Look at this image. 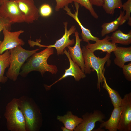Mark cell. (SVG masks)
<instances>
[{
  "instance_id": "1",
  "label": "cell",
  "mask_w": 131,
  "mask_h": 131,
  "mask_svg": "<svg viewBox=\"0 0 131 131\" xmlns=\"http://www.w3.org/2000/svg\"><path fill=\"white\" fill-rule=\"evenodd\" d=\"M44 49L39 52H36L29 57L26 62L22 66L20 75L22 77H26L32 71H37L40 73L42 76L46 72L56 74L58 70L56 66L49 65L47 60L54 53L53 47H46Z\"/></svg>"
},
{
  "instance_id": "2",
  "label": "cell",
  "mask_w": 131,
  "mask_h": 131,
  "mask_svg": "<svg viewBox=\"0 0 131 131\" xmlns=\"http://www.w3.org/2000/svg\"><path fill=\"white\" fill-rule=\"evenodd\" d=\"M81 49L85 64L84 73L90 74L92 71H96L97 78V87L100 91L101 84L103 82V75L105 71L104 66L106 62H109L111 53H107L104 57L100 58L96 56L94 52L86 46H82Z\"/></svg>"
},
{
  "instance_id": "3",
  "label": "cell",
  "mask_w": 131,
  "mask_h": 131,
  "mask_svg": "<svg viewBox=\"0 0 131 131\" xmlns=\"http://www.w3.org/2000/svg\"><path fill=\"white\" fill-rule=\"evenodd\" d=\"M37 49L28 50L19 45L9 50L10 51V65L6 76L14 81H16L20 75V71L24 62L32 55L41 49Z\"/></svg>"
},
{
  "instance_id": "4",
  "label": "cell",
  "mask_w": 131,
  "mask_h": 131,
  "mask_svg": "<svg viewBox=\"0 0 131 131\" xmlns=\"http://www.w3.org/2000/svg\"><path fill=\"white\" fill-rule=\"evenodd\" d=\"M4 116L8 130L26 131L25 118L19 107L17 98L13 99L7 105Z\"/></svg>"
},
{
  "instance_id": "5",
  "label": "cell",
  "mask_w": 131,
  "mask_h": 131,
  "mask_svg": "<svg viewBox=\"0 0 131 131\" xmlns=\"http://www.w3.org/2000/svg\"><path fill=\"white\" fill-rule=\"evenodd\" d=\"M17 99L19 107L25 118L26 131H36L38 124L39 111L33 101L26 96H23Z\"/></svg>"
},
{
  "instance_id": "6",
  "label": "cell",
  "mask_w": 131,
  "mask_h": 131,
  "mask_svg": "<svg viewBox=\"0 0 131 131\" xmlns=\"http://www.w3.org/2000/svg\"><path fill=\"white\" fill-rule=\"evenodd\" d=\"M0 15L12 24L24 22L16 0H8L4 2L0 6Z\"/></svg>"
},
{
  "instance_id": "7",
  "label": "cell",
  "mask_w": 131,
  "mask_h": 131,
  "mask_svg": "<svg viewBox=\"0 0 131 131\" xmlns=\"http://www.w3.org/2000/svg\"><path fill=\"white\" fill-rule=\"evenodd\" d=\"M120 119L118 130H131V93L124 95L121 103Z\"/></svg>"
},
{
  "instance_id": "8",
  "label": "cell",
  "mask_w": 131,
  "mask_h": 131,
  "mask_svg": "<svg viewBox=\"0 0 131 131\" xmlns=\"http://www.w3.org/2000/svg\"><path fill=\"white\" fill-rule=\"evenodd\" d=\"M4 39L0 45V54L7 50L13 49L17 46H22L25 44L24 42L19 38L20 35L24 33V31L11 32L10 30L5 28L3 30Z\"/></svg>"
},
{
  "instance_id": "9",
  "label": "cell",
  "mask_w": 131,
  "mask_h": 131,
  "mask_svg": "<svg viewBox=\"0 0 131 131\" xmlns=\"http://www.w3.org/2000/svg\"><path fill=\"white\" fill-rule=\"evenodd\" d=\"M22 12L24 22L28 24L33 23L40 16L39 9L33 0H16Z\"/></svg>"
},
{
  "instance_id": "10",
  "label": "cell",
  "mask_w": 131,
  "mask_h": 131,
  "mask_svg": "<svg viewBox=\"0 0 131 131\" xmlns=\"http://www.w3.org/2000/svg\"><path fill=\"white\" fill-rule=\"evenodd\" d=\"M65 29V33L59 39L56 41L55 43L49 45H44V47L55 48L56 49L57 54L62 55L64 54V50L66 48L71 46L74 44L75 41L74 39L71 40L69 38L70 36L74 33L76 30L75 26L72 25L69 30L67 29L68 22L63 23Z\"/></svg>"
},
{
  "instance_id": "11",
  "label": "cell",
  "mask_w": 131,
  "mask_h": 131,
  "mask_svg": "<svg viewBox=\"0 0 131 131\" xmlns=\"http://www.w3.org/2000/svg\"><path fill=\"white\" fill-rule=\"evenodd\" d=\"M105 116L101 111L95 110L93 113L87 114L83 116L82 122L74 129L75 131H91L95 126L98 122L102 123Z\"/></svg>"
},
{
  "instance_id": "12",
  "label": "cell",
  "mask_w": 131,
  "mask_h": 131,
  "mask_svg": "<svg viewBox=\"0 0 131 131\" xmlns=\"http://www.w3.org/2000/svg\"><path fill=\"white\" fill-rule=\"evenodd\" d=\"M64 53L66 55L70 63V66L68 69L65 70L64 74L58 80L50 85H45V87L47 89L50 88L52 86L59 81L69 76L73 77L75 80L77 81L86 77L85 73L82 71L78 64L72 60L69 51L67 52L65 49L64 50Z\"/></svg>"
},
{
  "instance_id": "13",
  "label": "cell",
  "mask_w": 131,
  "mask_h": 131,
  "mask_svg": "<svg viewBox=\"0 0 131 131\" xmlns=\"http://www.w3.org/2000/svg\"><path fill=\"white\" fill-rule=\"evenodd\" d=\"M76 8V11L74 13H73L68 6H66L63 9L66 12V14L73 18L76 22L80 27L81 30V35L82 40L87 43H89V41L91 40L95 42L99 39L98 37L93 36L91 34L90 30L85 27L81 24L78 18V13L79 7V4L74 2Z\"/></svg>"
},
{
  "instance_id": "14",
  "label": "cell",
  "mask_w": 131,
  "mask_h": 131,
  "mask_svg": "<svg viewBox=\"0 0 131 131\" xmlns=\"http://www.w3.org/2000/svg\"><path fill=\"white\" fill-rule=\"evenodd\" d=\"M74 33L76 39L75 45L73 47H68V51L72 60L76 63L84 73V60L80 46L81 42L82 40L80 38L79 33L77 30H76Z\"/></svg>"
},
{
  "instance_id": "15",
  "label": "cell",
  "mask_w": 131,
  "mask_h": 131,
  "mask_svg": "<svg viewBox=\"0 0 131 131\" xmlns=\"http://www.w3.org/2000/svg\"><path fill=\"white\" fill-rule=\"evenodd\" d=\"M110 37L107 35L102 39L98 40L94 43L89 42L86 46L93 52L96 50H100L103 52L111 53L115 50L117 46L116 44L110 42Z\"/></svg>"
},
{
  "instance_id": "16",
  "label": "cell",
  "mask_w": 131,
  "mask_h": 131,
  "mask_svg": "<svg viewBox=\"0 0 131 131\" xmlns=\"http://www.w3.org/2000/svg\"><path fill=\"white\" fill-rule=\"evenodd\" d=\"M113 52L115 56L114 63L120 68H122L126 63L131 61V46L125 47L117 46Z\"/></svg>"
},
{
  "instance_id": "17",
  "label": "cell",
  "mask_w": 131,
  "mask_h": 131,
  "mask_svg": "<svg viewBox=\"0 0 131 131\" xmlns=\"http://www.w3.org/2000/svg\"><path fill=\"white\" fill-rule=\"evenodd\" d=\"M111 116L106 121H103L100 125V128H104L109 131H117L120 119V107H114Z\"/></svg>"
},
{
  "instance_id": "18",
  "label": "cell",
  "mask_w": 131,
  "mask_h": 131,
  "mask_svg": "<svg viewBox=\"0 0 131 131\" xmlns=\"http://www.w3.org/2000/svg\"><path fill=\"white\" fill-rule=\"evenodd\" d=\"M57 119L63 123L65 127L71 131L74 130L82 121V119L73 115L70 112L63 116H58Z\"/></svg>"
},
{
  "instance_id": "19",
  "label": "cell",
  "mask_w": 131,
  "mask_h": 131,
  "mask_svg": "<svg viewBox=\"0 0 131 131\" xmlns=\"http://www.w3.org/2000/svg\"><path fill=\"white\" fill-rule=\"evenodd\" d=\"M125 14L124 11H120L119 16L114 20L109 22H105L101 25V35L103 37L115 31L121 25V20Z\"/></svg>"
},
{
  "instance_id": "20",
  "label": "cell",
  "mask_w": 131,
  "mask_h": 131,
  "mask_svg": "<svg viewBox=\"0 0 131 131\" xmlns=\"http://www.w3.org/2000/svg\"><path fill=\"white\" fill-rule=\"evenodd\" d=\"M110 40L114 44L129 45L131 43V30L127 34L124 33L119 29L116 30L110 37Z\"/></svg>"
},
{
  "instance_id": "21",
  "label": "cell",
  "mask_w": 131,
  "mask_h": 131,
  "mask_svg": "<svg viewBox=\"0 0 131 131\" xmlns=\"http://www.w3.org/2000/svg\"><path fill=\"white\" fill-rule=\"evenodd\" d=\"M10 65V51L7 50L3 53L0 54V84L5 83L8 78L4 76L6 69L9 67Z\"/></svg>"
},
{
  "instance_id": "22",
  "label": "cell",
  "mask_w": 131,
  "mask_h": 131,
  "mask_svg": "<svg viewBox=\"0 0 131 131\" xmlns=\"http://www.w3.org/2000/svg\"><path fill=\"white\" fill-rule=\"evenodd\" d=\"M103 88L107 92L114 107H120L122 100L118 92L111 88L108 85L104 74L103 75Z\"/></svg>"
},
{
  "instance_id": "23",
  "label": "cell",
  "mask_w": 131,
  "mask_h": 131,
  "mask_svg": "<svg viewBox=\"0 0 131 131\" xmlns=\"http://www.w3.org/2000/svg\"><path fill=\"white\" fill-rule=\"evenodd\" d=\"M122 5V0H105L102 7L106 13L113 15L115 10L121 9Z\"/></svg>"
},
{
  "instance_id": "24",
  "label": "cell",
  "mask_w": 131,
  "mask_h": 131,
  "mask_svg": "<svg viewBox=\"0 0 131 131\" xmlns=\"http://www.w3.org/2000/svg\"><path fill=\"white\" fill-rule=\"evenodd\" d=\"M122 8L124 11H126V14H125L121 20V25H122L126 21H128V25L131 26V17L130 15L131 12V0H127L126 2L123 4Z\"/></svg>"
},
{
  "instance_id": "25",
  "label": "cell",
  "mask_w": 131,
  "mask_h": 131,
  "mask_svg": "<svg viewBox=\"0 0 131 131\" xmlns=\"http://www.w3.org/2000/svg\"><path fill=\"white\" fill-rule=\"evenodd\" d=\"M72 2L78 3L82 6L85 7L90 12L91 15L95 18H98V16L94 10L93 5L90 3L89 0H72Z\"/></svg>"
},
{
  "instance_id": "26",
  "label": "cell",
  "mask_w": 131,
  "mask_h": 131,
  "mask_svg": "<svg viewBox=\"0 0 131 131\" xmlns=\"http://www.w3.org/2000/svg\"><path fill=\"white\" fill-rule=\"evenodd\" d=\"M40 15L44 17L50 16L52 12V10L51 6L49 4H44L40 7L39 9Z\"/></svg>"
},
{
  "instance_id": "27",
  "label": "cell",
  "mask_w": 131,
  "mask_h": 131,
  "mask_svg": "<svg viewBox=\"0 0 131 131\" xmlns=\"http://www.w3.org/2000/svg\"><path fill=\"white\" fill-rule=\"evenodd\" d=\"M12 24L8 20L0 15V33L5 28L10 30ZM1 42L2 41L0 40V45Z\"/></svg>"
},
{
  "instance_id": "28",
  "label": "cell",
  "mask_w": 131,
  "mask_h": 131,
  "mask_svg": "<svg viewBox=\"0 0 131 131\" xmlns=\"http://www.w3.org/2000/svg\"><path fill=\"white\" fill-rule=\"evenodd\" d=\"M56 2L55 7L56 11H59L60 9L64 8L66 6H68L69 4L73 2L72 0H55Z\"/></svg>"
},
{
  "instance_id": "29",
  "label": "cell",
  "mask_w": 131,
  "mask_h": 131,
  "mask_svg": "<svg viewBox=\"0 0 131 131\" xmlns=\"http://www.w3.org/2000/svg\"><path fill=\"white\" fill-rule=\"evenodd\" d=\"M123 72L126 80L131 81V63L124 64L122 68Z\"/></svg>"
},
{
  "instance_id": "30",
  "label": "cell",
  "mask_w": 131,
  "mask_h": 131,
  "mask_svg": "<svg viewBox=\"0 0 131 131\" xmlns=\"http://www.w3.org/2000/svg\"><path fill=\"white\" fill-rule=\"evenodd\" d=\"M105 0H89L92 5L98 7H102L104 4Z\"/></svg>"
},
{
  "instance_id": "31",
  "label": "cell",
  "mask_w": 131,
  "mask_h": 131,
  "mask_svg": "<svg viewBox=\"0 0 131 131\" xmlns=\"http://www.w3.org/2000/svg\"><path fill=\"white\" fill-rule=\"evenodd\" d=\"M61 128L63 131H71L70 130L65 127H61Z\"/></svg>"
},
{
  "instance_id": "32",
  "label": "cell",
  "mask_w": 131,
  "mask_h": 131,
  "mask_svg": "<svg viewBox=\"0 0 131 131\" xmlns=\"http://www.w3.org/2000/svg\"><path fill=\"white\" fill-rule=\"evenodd\" d=\"M8 0H0V6L5 1Z\"/></svg>"
},
{
  "instance_id": "33",
  "label": "cell",
  "mask_w": 131,
  "mask_h": 131,
  "mask_svg": "<svg viewBox=\"0 0 131 131\" xmlns=\"http://www.w3.org/2000/svg\"><path fill=\"white\" fill-rule=\"evenodd\" d=\"M1 115H0V118H1Z\"/></svg>"
}]
</instances>
